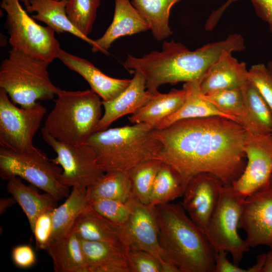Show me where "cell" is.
I'll return each mask as SVG.
<instances>
[{"label":"cell","mask_w":272,"mask_h":272,"mask_svg":"<svg viewBox=\"0 0 272 272\" xmlns=\"http://www.w3.org/2000/svg\"><path fill=\"white\" fill-rule=\"evenodd\" d=\"M246 132L239 123L219 116L182 119L153 130L162 146L159 160L186 183L198 174L209 173L224 186H231L244 170Z\"/></svg>","instance_id":"cell-1"},{"label":"cell","mask_w":272,"mask_h":272,"mask_svg":"<svg viewBox=\"0 0 272 272\" xmlns=\"http://www.w3.org/2000/svg\"><path fill=\"white\" fill-rule=\"evenodd\" d=\"M245 49L244 39L239 34H230L223 40L208 43L194 50L173 40H164L161 51H152L141 57L128 54L123 65L128 71L141 73L146 79L147 90L155 93L166 84L200 83L223 53Z\"/></svg>","instance_id":"cell-2"},{"label":"cell","mask_w":272,"mask_h":272,"mask_svg":"<svg viewBox=\"0 0 272 272\" xmlns=\"http://www.w3.org/2000/svg\"><path fill=\"white\" fill-rule=\"evenodd\" d=\"M159 241L167 263L178 272H215V251L204 230L181 203L155 206Z\"/></svg>","instance_id":"cell-3"},{"label":"cell","mask_w":272,"mask_h":272,"mask_svg":"<svg viewBox=\"0 0 272 272\" xmlns=\"http://www.w3.org/2000/svg\"><path fill=\"white\" fill-rule=\"evenodd\" d=\"M149 125L135 123L96 131L86 143L96 155V162L105 173L129 172L146 161L159 160L162 148Z\"/></svg>","instance_id":"cell-4"},{"label":"cell","mask_w":272,"mask_h":272,"mask_svg":"<svg viewBox=\"0 0 272 272\" xmlns=\"http://www.w3.org/2000/svg\"><path fill=\"white\" fill-rule=\"evenodd\" d=\"M55 105L43 127L56 140L66 143H86L96 132L102 116V100L93 90L59 89Z\"/></svg>","instance_id":"cell-5"},{"label":"cell","mask_w":272,"mask_h":272,"mask_svg":"<svg viewBox=\"0 0 272 272\" xmlns=\"http://www.w3.org/2000/svg\"><path fill=\"white\" fill-rule=\"evenodd\" d=\"M49 63L11 49L0 65V88L15 104L31 107L38 100H49L60 88L50 80Z\"/></svg>","instance_id":"cell-6"},{"label":"cell","mask_w":272,"mask_h":272,"mask_svg":"<svg viewBox=\"0 0 272 272\" xmlns=\"http://www.w3.org/2000/svg\"><path fill=\"white\" fill-rule=\"evenodd\" d=\"M62 172L59 165L35 147L21 152L1 147L0 176L4 180L23 179L59 201L70 193V187L60 181Z\"/></svg>","instance_id":"cell-7"},{"label":"cell","mask_w":272,"mask_h":272,"mask_svg":"<svg viewBox=\"0 0 272 272\" xmlns=\"http://www.w3.org/2000/svg\"><path fill=\"white\" fill-rule=\"evenodd\" d=\"M1 7L7 14L12 49L49 63L57 58L61 48L54 30L37 23L22 8L20 0H2Z\"/></svg>","instance_id":"cell-8"},{"label":"cell","mask_w":272,"mask_h":272,"mask_svg":"<svg viewBox=\"0 0 272 272\" xmlns=\"http://www.w3.org/2000/svg\"><path fill=\"white\" fill-rule=\"evenodd\" d=\"M245 197L232 186H224L217 206L205 230L215 251L229 252L233 262L238 265L250 248L238 232Z\"/></svg>","instance_id":"cell-9"},{"label":"cell","mask_w":272,"mask_h":272,"mask_svg":"<svg viewBox=\"0 0 272 272\" xmlns=\"http://www.w3.org/2000/svg\"><path fill=\"white\" fill-rule=\"evenodd\" d=\"M46 112L38 102L31 107H18L0 88L1 147L19 152L34 148V137Z\"/></svg>","instance_id":"cell-10"},{"label":"cell","mask_w":272,"mask_h":272,"mask_svg":"<svg viewBox=\"0 0 272 272\" xmlns=\"http://www.w3.org/2000/svg\"><path fill=\"white\" fill-rule=\"evenodd\" d=\"M43 140L56 154L53 159L62 169L60 181L69 187L87 188L105 173L98 166L96 155L86 143L72 144L59 141L42 128Z\"/></svg>","instance_id":"cell-11"},{"label":"cell","mask_w":272,"mask_h":272,"mask_svg":"<svg viewBox=\"0 0 272 272\" xmlns=\"http://www.w3.org/2000/svg\"><path fill=\"white\" fill-rule=\"evenodd\" d=\"M243 150L246 164L241 176L232 184L246 197L270 186L272 176V132L255 134L247 130Z\"/></svg>","instance_id":"cell-12"},{"label":"cell","mask_w":272,"mask_h":272,"mask_svg":"<svg viewBox=\"0 0 272 272\" xmlns=\"http://www.w3.org/2000/svg\"><path fill=\"white\" fill-rule=\"evenodd\" d=\"M127 202L130 214L122 229L128 249H139L155 255L163 264L165 272H178L166 262L160 247L155 206L142 203L132 197Z\"/></svg>","instance_id":"cell-13"},{"label":"cell","mask_w":272,"mask_h":272,"mask_svg":"<svg viewBox=\"0 0 272 272\" xmlns=\"http://www.w3.org/2000/svg\"><path fill=\"white\" fill-rule=\"evenodd\" d=\"M239 227L250 247L265 245L272 249V186L245 197Z\"/></svg>","instance_id":"cell-14"},{"label":"cell","mask_w":272,"mask_h":272,"mask_svg":"<svg viewBox=\"0 0 272 272\" xmlns=\"http://www.w3.org/2000/svg\"><path fill=\"white\" fill-rule=\"evenodd\" d=\"M224 185L215 175L201 173L189 181L180 203L191 220L203 230L218 203Z\"/></svg>","instance_id":"cell-15"},{"label":"cell","mask_w":272,"mask_h":272,"mask_svg":"<svg viewBox=\"0 0 272 272\" xmlns=\"http://www.w3.org/2000/svg\"><path fill=\"white\" fill-rule=\"evenodd\" d=\"M128 87L114 98L103 101L104 112L96 128V131L106 129L114 121L128 114H133L145 105L154 93L146 89L144 76L134 72Z\"/></svg>","instance_id":"cell-16"},{"label":"cell","mask_w":272,"mask_h":272,"mask_svg":"<svg viewBox=\"0 0 272 272\" xmlns=\"http://www.w3.org/2000/svg\"><path fill=\"white\" fill-rule=\"evenodd\" d=\"M57 58L81 76L103 101L111 100L124 90L131 79L113 78L104 74L88 60L60 49Z\"/></svg>","instance_id":"cell-17"},{"label":"cell","mask_w":272,"mask_h":272,"mask_svg":"<svg viewBox=\"0 0 272 272\" xmlns=\"http://www.w3.org/2000/svg\"><path fill=\"white\" fill-rule=\"evenodd\" d=\"M112 21L104 34L95 40L93 52L107 53L112 44L117 39L149 30V27L130 0H114Z\"/></svg>","instance_id":"cell-18"},{"label":"cell","mask_w":272,"mask_h":272,"mask_svg":"<svg viewBox=\"0 0 272 272\" xmlns=\"http://www.w3.org/2000/svg\"><path fill=\"white\" fill-rule=\"evenodd\" d=\"M71 231L83 240L109 243L123 248L126 252L128 249L122 227L101 215L88 203L77 219Z\"/></svg>","instance_id":"cell-19"},{"label":"cell","mask_w":272,"mask_h":272,"mask_svg":"<svg viewBox=\"0 0 272 272\" xmlns=\"http://www.w3.org/2000/svg\"><path fill=\"white\" fill-rule=\"evenodd\" d=\"M246 64L227 52L210 67L199 83L203 94L240 87L247 81Z\"/></svg>","instance_id":"cell-20"},{"label":"cell","mask_w":272,"mask_h":272,"mask_svg":"<svg viewBox=\"0 0 272 272\" xmlns=\"http://www.w3.org/2000/svg\"><path fill=\"white\" fill-rule=\"evenodd\" d=\"M80 239L88 265L87 272H129L126 251L123 248L105 242Z\"/></svg>","instance_id":"cell-21"},{"label":"cell","mask_w":272,"mask_h":272,"mask_svg":"<svg viewBox=\"0 0 272 272\" xmlns=\"http://www.w3.org/2000/svg\"><path fill=\"white\" fill-rule=\"evenodd\" d=\"M186 96V91L183 88L172 89L167 93L158 91L145 105L128 117L129 121L132 124L145 123L155 129L163 120L182 106Z\"/></svg>","instance_id":"cell-22"},{"label":"cell","mask_w":272,"mask_h":272,"mask_svg":"<svg viewBox=\"0 0 272 272\" xmlns=\"http://www.w3.org/2000/svg\"><path fill=\"white\" fill-rule=\"evenodd\" d=\"M182 88L186 93L184 103L176 112L159 123L155 129L165 128L172 123L182 119L214 116L227 118L240 124L236 118L220 111L205 98L199 89V82H186Z\"/></svg>","instance_id":"cell-23"},{"label":"cell","mask_w":272,"mask_h":272,"mask_svg":"<svg viewBox=\"0 0 272 272\" xmlns=\"http://www.w3.org/2000/svg\"><path fill=\"white\" fill-rule=\"evenodd\" d=\"M67 0H30L26 8L34 20L41 21L57 33L68 32L89 44L91 46L95 40L80 32L69 19L65 10Z\"/></svg>","instance_id":"cell-24"},{"label":"cell","mask_w":272,"mask_h":272,"mask_svg":"<svg viewBox=\"0 0 272 272\" xmlns=\"http://www.w3.org/2000/svg\"><path fill=\"white\" fill-rule=\"evenodd\" d=\"M203 96L219 110L236 118L247 130L255 134L269 133L251 114L241 87Z\"/></svg>","instance_id":"cell-25"},{"label":"cell","mask_w":272,"mask_h":272,"mask_svg":"<svg viewBox=\"0 0 272 272\" xmlns=\"http://www.w3.org/2000/svg\"><path fill=\"white\" fill-rule=\"evenodd\" d=\"M55 272H87L85 259L79 237L71 231L63 238L50 242L46 250Z\"/></svg>","instance_id":"cell-26"},{"label":"cell","mask_w":272,"mask_h":272,"mask_svg":"<svg viewBox=\"0 0 272 272\" xmlns=\"http://www.w3.org/2000/svg\"><path fill=\"white\" fill-rule=\"evenodd\" d=\"M7 189L25 214L32 231L38 217L44 212L52 211L58 201L51 195L46 192L39 193L34 188L26 185L19 177L9 179Z\"/></svg>","instance_id":"cell-27"},{"label":"cell","mask_w":272,"mask_h":272,"mask_svg":"<svg viewBox=\"0 0 272 272\" xmlns=\"http://www.w3.org/2000/svg\"><path fill=\"white\" fill-rule=\"evenodd\" d=\"M86 190L73 187L65 201L52 210V231L50 242L63 238L71 232L75 221L88 204Z\"/></svg>","instance_id":"cell-28"},{"label":"cell","mask_w":272,"mask_h":272,"mask_svg":"<svg viewBox=\"0 0 272 272\" xmlns=\"http://www.w3.org/2000/svg\"><path fill=\"white\" fill-rule=\"evenodd\" d=\"M181 0H131L147 22L154 38L165 39L173 34L169 25L172 7Z\"/></svg>","instance_id":"cell-29"},{"label":"cell","mask_w":272,"mask_h":272,"mask_svg":"<svg viewBox=\"0 0 272 272\" xmlns=\"http://www.w3.org/2000/svg\"><path fill=\"white\" fill-rule=\"evenodd\" d=\"M88 201L111 199L126 202L132 197V184L128 172L112 171L106 172L87 188Z\"/></svg>","instance_id":"cell-30"},{"label":"cell","mask_w":272,"mask_h":272,"mask_svg":"<svg viewBox=\"0 0 272 272\" xmlns=\"http://www.w3.org/2000/svg\"><path fill=\"white\" fill-rule=\"evenodd\" d=\"M187 185L176 170L162 162L155 180L149 205L156 206L182 196Z\"/></svg>","instance_id":"cell-31"},{"label":"cell","mask_w":272,"mask_h":272,"mask_svg":"<svg viewBox=\"0 0 272 272\" xmlns=\"http://www.w3.org/2000/svg\"><path fill=\"white\" fill-rule=\"evenodd\" d=\"M162 162L157 159L146 161L128 173L132 184V197L149 205L155 180Z\"/></svg>","instance_id":"cell-32"},{"label":"cell","mask_w":272,"mask_h":272,"mask_svg":"<svg viewBox=\"0 0 272 272\" xmlns=\"http://www.w3.org/2000/svg\"><path fill=\"white\" fill-rule=\"evenodd\" d=\"M101 0H67V16L75 27L88 37L95 21Z\"/></svg>","instance_id":"cell-33"},{"label":"cell","mask_w":272,"mask_h":272,"mask_svg":"<svg viewBox=\"0 0 272 272\" xmlns=\"http://www.w3.org/2000/svg\"><path fill=\"white\" fill-rule=\"evenodd\" d=\"M241 87L253 117L267 132H271L272 111L267 102L248 80Z\"/></svg>","instance_id":"cell-34"},{"label":"cell","mask_w":272,"mask_h":272,"mask_svg":"<svg viewBox=\"0 0 272 272\" xmlns=\"http://www.w3.org/2000/svg\"><path fill=\"white\" fill-rule=\"evenodd\" d=\"M88 203L101 215L121 227L126 223L130 214V208L127 201L95 199L88 200Z\"/></svg>","instance_id":"cell-35"},{"label":"cell","mask_w":272,"mask_h":272,"mask_svg":"<svg viewBox=\"0 0 272 272\" xmlns=\"http://www.w3.org/2000/svg\"><path fill=\"white\" fill-rule=\"evenodd\" d=\"M126 257L129 272H165L160 260L146 251L129 248Z\"/></svg>","instance_id":"cell-36"},{"label":"cell","mask_w":272,"mask_h":272,"mask_svg":"<svg viewBox=\"0 0 272 272\" xmlns=\"http://www.w3.org/2000/svg\"><path fill=\"white\" fill-rule=\"evenodd\" d=\"M247 80L257 90L272 111V73L263 63L252 65L248 72Z\"/></svg>","instance_id":"cell-37"},{"label":"cell","mask_w":272,"mask_h":272,"mask_svg":"<svg viewBox=\"0 0 272 272\" xmlns=\"http://www.w3.org/2000/svg\"><path fill=\"white\" fill-rule=\"evenodd\" d=\"M52 211L41 214L37 219L34 229V233L37 249L46 250L49 244L52 231Z\"/></svg>","instance_id":"cell-38"},{"label":"cell","mask_w":272,"mask_h":272,"mask_svg":"<svg viewBox=\"0 0 272 272\" xmlns=\"http://www.w3.org/2000/svg\"><path fill=\"white\" fill-rule=\"evenodd\" d=\"M238 0H228L218 10L214 12L211 17L213 20L218 22L224 10L232 2ZM252 3L257 15L268 25L272 33V0H250Z\"/></svg>","instance_id":"cell-39"},{"label":"cell","mask_w":272,"mask_h":272,"mask_svg":"<svg viewBox=\"0 0 272 272\" xmlns=\"http://www.w3.org/2000/svg\"><path fill=\"white\" fill-rule=\"evenodd\" d=\"M12 257L14 264L23 268L32 266L36 261L34 250L28 245H20L14 247Z\"/></svg>","instance_id":"cell-40"},{"label":"cell","mask_w":272,"mask_h":272,"mask_svg":"<svg viewBox=\"0 0 272 272\" xmlns=\"http://www.w3.org/2000/svg\"><path fill=\"white\" fill-rule=\"evenodd\" d=\"M227 253L224 250L215 251V272H248L247 268H241L230 262L227 257Z\"/></svg>","instance_id":"cell-41"},{"label":"cell","mask_w":272,"mask_h":272,"mask_svg":"<svg viewBox=\"0 0 272 272\" xmlns=\"http://www.w3.org/2000/svg\"><path fill=\"white\" fill-rule=\"evenodd\" d=\"M266 257V253L258 255L256 262L247 268L248 272H262Z\"/></svg>","instance_id":"cell-42"},{"label":"cell","mask_w":272,"mask_h":272,"mask_svg":"<svg viewBox=\"0 0 272 272\" xmlns=\"http://www.w3.org/2000/svg\"><path fill=\"white\" fill-rule=\"evenodd\" d=\"M16 202H17L13 196L2 198L0 200V214L2 215L5 213L8 208Z\"/></svg>","instance_id":"cell-43"},{"label":"cell","mask_w":272,"mask_h":272,"mask_svg":"<svg viewBox=\"0 0 272 272\" xmlns=\"http://www.w3.org/2000/svg\"><path fill=\"white\" fill-rule=\"evenodd\" d=\"M262 272H272V249L266 253L265 263Z\"/></svg>","instance_id":"cell-44"},{"label":"cell","mask_w":272,"mask_h":272,"mask_svg":"<svg viewBox=\"0 0 272 272\" xmlns=\"http://www.w3.org/2000/svg\"><path fill=\"white\" fill-rule=\"evenodd\" d=\"M20 1L21 2L24 4L25 7L26 8L27 7L29 6L30 0H20Z\"/></svg>","instance_id":"cell-45"},{"label":"cell","mask_w":272,"mask_h":272,"mask_svg":"<svg viewBox=\"0 0 272 272\" xmlns=\"http://www.w3.org/2000/svg\"><path fill=\"white\" fill-rule=\"evenodd\" d=\"M267 67L269 71L272 73V61H269L267 63Z\"/></svg>","instance_id":"cell-46"},{"label":"cell","mask_w":272,"mask_h":272,"mask_svg":"<svg viewBox=\"0 0 272 272\" xmlns=\"http://www.w3.org/2000/svg\"><path fill=\"white\" fill-rule=\"evenodd\" d=\"M270 186H272V176H271V179H270Z\"/></svg>","instance_id":"cell-47"},{"label":"cell","mask_w":272,"mask_h":272,"mask_svg":"<svg viewBox=\"0 0 272 272\" xmlns=\"http://www.w3.org/2000/svg\"><path fill=\"white\" fill-rule=\"evenodd\" d=\"M56 1H60V0H56Z\"/></svg>","instance_id":"cell-48"},{"label":"cell","mask_w":272,"mask_h":272,"mask_svg":"<svg viewBox=\"0 0 272 272\" xmlns=\"http://www.w3.org/2000/svg\"><path fill=\"white\" fill-rule=\"evenodd\" d=\"M271 132H272V131H271Z\"/></svg>","instance_id":"cell-49"}]
</instances>
